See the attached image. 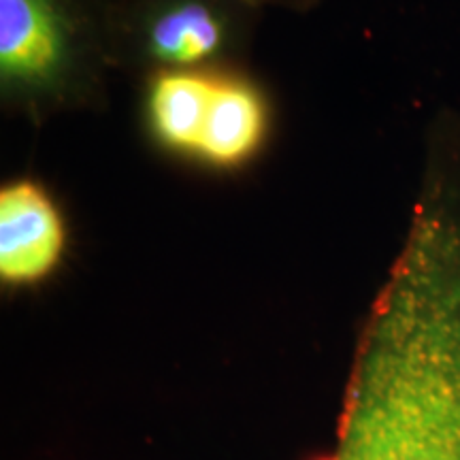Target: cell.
I'll return each mask as SVG.
<instances>
[{"mask_svg":"<svg viewBox=\"0 0 460 460\" xmlns=\"http://www.w3.org/2000/svg\"><path fill=\"white\" fill-rule=\"evenodd\" d=\"M109 0H0V101L45 124L107 102Z\"/></svg>","mask_w":460,"mask_h":460,"instance_id":"1","label":"cell"},{"mask_svg":"<svg viewBox=\"0 0 460 460\" xmlns=\"http://www.w3.org/2000/svg\"><path fill=\"white\" fill-rule=\"evenodd\" d=\"M269 132L271 105L261 84L239 66L216 68L194 163L241 169L262 152Z\"/></svg>","mask_w":460,"mask_h":460,"instance_id":"4","label":"cell"},{"mask_svg":"<svg viewBox=\"0 0 460 460\" xmlns=\"http://www.w3.org/2000/svg\"><path fill=\"white\" fill-rule=\"evenodd\" d=\"M247 4L256 9H284V11H295V13H305V11H312L324 0H245Z\"/></svg>","mask_w":460,"mask_h":460,"instance_id":"6","label":"cell"},{"mask_svg":"<svg viewBox=\"0 0 460 460\" xmlns=\"http://www.w3.org/2000/svg\"><path fill=\"white\" fill-rule=\"evenodd\" d=\"M214 73L216 68H192L143 77V124L164 152L188 160L197 156Z\"/></svg>","mask_w":460,"mask_h":460,"instance_id":"5","label":"cell"},{"mask_svg":"<svg viewBox=\"0 0 460 460\" xmlns=\"http://www.w3.org/2000/svg\"><path fill=\"white\" fill-rule=\"evenodd\" d=\"M66 252V224L41 181L20 177L0 188V279L24 288L48 279Z\"/></svg>","mask_w":460,"mask_h":460,"instance_id":"3","label":"cell"},{"mask_svg":"<svg viewBox=\"0 0 460 460\" xmlns=\"http://www.w3.org/2000/svg\"><path fill=\"white\" fill-rule=\"evenodd\" d=\"M261 13L245 0H109V62L141 79L158 71L239 66Z\"/></svg>","mask_w":460,"mask_h":460,"instance_id":"2","label":"cell"}]
</instances>
